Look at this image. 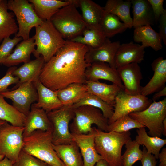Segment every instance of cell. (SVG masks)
Returning <instances> with one entry per match:
<instances>
[{"mask_svg": "<svg viewBox=\"0 0 166 166\" xmlns=\"http://www.w3.org/2000/svg\"><path fill=\"white\" fill-rule=\"evenodd\" d=\"M88 48L69 41L48 61L39 77L40 81L51 90L56 91L73 83L85 84V72L90 65L85 60Z\"/></svg>", "mask_w": 166, "mask_h": 166, "instance_id": "6da1fadb", "label": "cell"}, {"mask_svg": "<svg viewBox=\"0 0 166 166\" xmlns=\"http://www.w3.org/2000/svg\"><path fill=\"white\" fill-rule=\"evenodd\" d=\"M131 134L129 131L121 133L105 132L97 128L95 148L109 166H123L122 148L132 140Z\"/></svg>", "mask_w": 166, "mask_h": 166, "instance_id": "7a4b0ae2", "label": "cell"}, {"mask_svg": "<svg viewBox=\"0 0 166 166\" xmlns=\"http://www.w3.org/2000/svg\"><path fill=\"white\" fill-rule=\"evenodd\" d=\"M52 130L35 131L23 137L22 149L51 166H66L57 156L53 147Z\"/></svg>", "mask_w": 166, "mask_h": 166, "instance_id": "3957f363", "label": "cell"}, {"mask_svg": "<svg viewBox=\"0 0 166 166\" xmlns=\"http://www.w3.org/2000/svg\"><path fill=\"white\" fill-rule=\"evenodd\" d=\"M35 28L34 37L37 48L33 53L36 58L42 56L46 63L64 45L66 41L50 20L43 21L41 25Z\"/></svg>", "mask_w": 166, "mask_h": 166, "instance_id": "277c9868", "label": "cell"}, {"mask_svg": "<svg viewBox=\"0 0 166 166\" xmlns=\"http://www.w3.org/2000/svg\"><path fill=\"white\" fill-rule=\"evenodd\" d=\"M50 21L66 41H70L81 35L87 27L81 15L73 3L60 9Z\"/></svg>", "mask_w": 166, "mask_h": 166, "instance_id": "5b68a950", "label": "cell"}, {"mask_svg": "<svg viewBox=\"0 0 166 166\" xmlns=\"http://www.w3.org/2000/svg\"><path fill=\"white\" fill-rule=\"evenodd\" d=\"M74 117L69 124L72 133L87 134L91 132L93 124L98 129L108 132V120L103 116L101 111L93 107L84 105L73 108Z\"/></svg>", "mask_w": 166, "mask_h": 166, "instance_id": "8992f818", "label": "cell"}, {"mask_svg": "<svg viewBox=\"0 0 166 166\" xmlns=\"http://www.w3.org/2000/svg\"><path fill=\"white\" fill-rule=\"evenodd\" d=\"M8 10L13 11L18 24V31L15 37L23 40L30 38V33L34 27L41 25L43 21L36 14L32 4L26 0H9L7 2Z\"/></svg>", "mask_w": 166, "mask_h": 166, "instance_id": "52a82bcc", "label": "cell"}, {"mask_svg": "<svg viewBox=\"0 0 166 166\" xmlns=\"http://www.w3.org/2000/svg\"><path fill=\"white\" fill-rule=\"evenodd\" d=\"M131 118L149 130L151 136L160 138L163 131V121L166 118V98L156 102L153 101L145 110L130 113Z\"/></svg>", "mask_w": 166, "mask_h": 166, "instance_id": "ba28073f", "label": "cell"}, {"mask_svg": "<svg viewBox=\"0 0 166 166\" xmlns=\"http://www.w3.org/2000/svg\"><path fill=\"white\" fill-rule=\"evenodd\" d=\"M47 113L52 126V142L54 145L67 144L72 141L69 123L74 117L72 105L63 106Z\"/></svg>", "mask_w": 166, "mask_h": 166, "instance_id": "9c48e42d", "label": "cell"}, {"mask_svg": "<svg viewBox=\"0 0 166 166\" xmlns=\"http://www.w3.org/2000/svg\"><path fill=\"white\" fill-rule=\"evenodd\" d=\"M24 126H15L6 121L0 127V155L15 162L22 149Z\"/></svg>", "mask_w": 166, "mask_h": 166, "instance_id": "30bf717a", "label": "cell"}, {"mask_svg": "<svg viewBox=\"0 0 166 166\" xmlns=\"http://www.w3.org/2000/svg\"><path fill=\"white\" fill-rule=\"evenodd\" d=\"M152 103V101L147 96L141 94L130 95L124 91H121L115 97L113 114L108 120V125L130 113L145 110Z\"/></svg>", "mask_w": 166, "mask_h": 166, "instance_id": "8fae6325", "label": "cell"}, {"mask_svg": "<svg viewBox=\"0 0 166 166\" xmlns=\"http://www.w3.org/2000/svg\"><path fill=\"white\" fill-rule=\"evenodd\" d=\"M0 93L4 97L11 100L12 105L26 116L30 112L31 105L38 98L37 90L31 81L22 83L14 90Z\"/></svg>", "mask_w": 166, "mask_h": 166, "instance_id": "7c38bea8", "label": "cell"}, {"mask_svg": "<svg viewBox=\"0 0 166 166\" xmlns=\"http://www.w3.org/2000/svg\"><path fill=\"white\" fill-rule=\"evenodd\" d=\"M97 128L93 127V131L87 134L72 133V141L78 146L83 158V166H94L102 159L97 152L95 145V138Z\"/></svg>", "mask_w": 166, "mask_h": 166, "instance_id": "4fadbf2b", "label": "cell"}, {"mask_svg": "<svg viewBox=\"0 0 166 166\" xmlns=\"http://www.w3.org/2000/svg\"><path fill=\"white\" fill-rule=\"evenodd\" d=\"M116 69L123 82L124 91L130 95L140 94L142 87L140 85V81L143 77L138 64L132 63Z\"/></svg>", "mask_w": 166, "mask_h": 166, "instance_id": "5bb4252c", "label": "cell"}, {"mask_svg": "<svg viewBox=\"0 0 166 166\" xmlns=\"http://www.w3.org/2000/svg\"><path fill=\"white\" fill-rule=\"evenodd\" d=\"M86 81H98L103 79L110 81L124 90V86L117 70L104 62H95L90 64L85 72Z\"/></svg>", "mask_w": 166, "mask_h": 166, "instance_id": "9a60e30c", "label": "cell"}, {"mask_svg": "<svg viewBox=\"0 0 166 166\" xmlns=\"http://www.w3.org/2000/svg\"><path fill=\"white\" fill-rule=\"evenodd\" d=\"M144 49L142 45L132 42L120 44L115 56V69L132 63H140L144 60Z\"/></svg>", "mask_w": 166, "mask_h": 166, "instance_id": "2e32d148", "label": "cell"}, {"mask_svg": "<svg viewBox=\"0 0 166 166\" xmlns=\"http://www.w3.org/2000/svg\"><path fill=\"white\" fill-rule=\"evenodd\" d=\"M121 44L119 41L111 42L109 39L101 46L96 49L89 48L85 55V60L89 64L104 62L115 69V57Z\"/></svg>", "mask_w": 166, "mask_h": 166, "instance_id": "e0dca14e", "label": "cell"}, {"mask_svg": "<svg viewBox=\"0 0 166 166\" xmlns=\"http://www.w3.org/2000/svg\"><path fill=\"white\" fill-rule=\"evenodd\" d=\"M24 127L23 137L29 136L36 130H52V124L46 112L32 105L30 112L26 116Z\"/></svg>", "mask_w": 166, "mask_h": 166, "instance_id": "ac0fdd59", "label": "cell"}, {"mask_svg": "<svg viewBox=\"0 0 166 166\" xmlns=\"http://www.w3.org/2000/svg\"><path fill=\"white\" fill-rule=\"evenodd\" d=\"M77 7H79L81 16L87 27L101 31L100 23L104 11L103 8L91 0H72Z\"/></svg>", "mask_w": 166, "mask_h": 166, "instance_id": "d6986e66", "label": "cell"}, {"mask_svg": "<svg viewBox=\"0 0 166 166\" xmlns=\"http://www.w3.org/2000/svg\"><path fill=\"white\" fill-rule=\"evenodd\" d=\"M154 74L149 81L142 87L141 94L147 96L161 89L166 82V60L162 57L155 59L151 64Z\"/></svg>", "mask_w": 166, "mask_h": 166, "instance_id": "ffe728a7", "label": "cell"}, {"mask_svg": "<svg viewBox=\"0 0 166 166\" xmlns=\"http://www.w3.org/2000/svg\"><path fill=\"white\" fill-rule=\"evenodd\" d=\"M33 83L37 90L38 98L37 103L33 104V106L43 109L47 113L63 106L55 91L45 86L39 79L33 81Z\"/></svg>", "mask_w": 166, "mask_h": 166, "instance_id": "44dd1931", "label": "cell"}, {"mask_svg": "<svg viewBox=\"0 0 166 166\" xmlns=\"http://www.w3.org/2000/svg\"><path fill=\"white\" fill-rule=\"evenodd\" d=\"M45 63L42 56L36 59L24 63L22 66L17 68L13 71V76L17 77L19 82L12 88V90L17 88L22 83L31 81L33 82L39 79L42 70Z\"/></svg>", "mask_w": 166, "mask_h": 166, "instance_id": "7402d4cb", "label": "cell"}, {"mask_svg": "<svg viewBox=\"0 0 166 166\" xmlns=\"http://www.w3.org/2000/svg\"><path fill=\"white\" fill-rule=\"evenodd\" d=\"M85 84L87 92L96 95L113 107L116 96L120 92L124 91L116 84H107L99 81H86Z\"/></svg>", "mask_w": 166, "mask_h": 166, "instance_id": "603a6c76", "label": "cell"}, {"mask_svg": "<svg viewBox=\"0 0 166 166\" xmlns=\"http://www.w3.org/2000/svg\"><path fill=\"white\" fill-rule=\"evenodd\" d=\"M34 36L18 44L9 56L2 63L9 67L14 66L22 62L26 63L30 61V56L35 50Z\"/></svg>", "mask_w": 166, "mask_h": 166, "instance_id": "cb8c5ba5", "label": "cell"}, {"mask_svg": "<svg viewBox=\"0 0 166 166\" xmlns=\"http://www.w3.org/2000/svg\"><path fill=\"white\" fill-rule=\"evenodd\" d=\"M133 27L153 25L155 22L153 12L148 0H132Z\"/></svg>", "mask_w": 166, "mask_h": 166, "instance_id": "d4e9b609", "label": "cell"}, {"mask_svg": "<svg viewBox=\"0 0 166 166\" xmlns=\"http://www.w3.org/2000/svg\"><path fill=\"white\" fill-rule=\"evenodd\" d=\"M133 39L137 43L141 42L145 48L151 47L155 51L163 48L162 40L159 33L154 30L151 25L140 26L135 28Z\"/></svg>", "mask_w": 166, "mask_h": 166, "instance_id": "484cf974", "label": "cell"}, {"mask_svg": "<svg viewBox=\"0 0 166 166\" xmlns=\"http://www.w3.org/2000/svg\"><path fill=\"white\" fill-rule=\"evenodd\" d=\"M38 17L42 21L50 20L61 8L73 3L72 0H29Z\"/></svg>", "mask_w": 166, "mask_h": 166, "instance_id": "4316f807", "label": "cell"}, {"mask_svg": "<svg viewBox=\"0 0 166 166\" xmlns=\"http://www.w3.org/2000/svg\"><path fill=\"white\" fill-rule=\"evenodd\" d=\"M53 146L57 156L66 166H83L79 149L74 142Z\"/></svg>", "mask_w": 166, "mask_h": 166, "instance_id": "83f0119b", "label": "cell"}, {"mask_svg": "<svg viewBox=\"0 0 166 166\" xmlns=\"http://www.w3.org/2000/svg\"><path fill=\"white\" fill-rule=\"evenodd\" d=\"M7 2L0 0V43L18 31V26L14 18V14L8 11Z\"/></svg>", "mask_w": 166, "mask_h": 166, "instance_id": "f1b7e54d", "label": "cell"}, {"mask_svg": "<svg viewBox=\"0 0 166 166\" xmlns=\"http://www.w3.org/2000/svg\"><path fill=\"white\" fill-rule=\"evenodd\" d=\"M131 4V1L108 0L103 8L105 11L118 17L130 29L133 27L132 18L130 13Z\"/></svg>", "mask_w": 166, "mask_h": 166, "instance_id": "f546056e", "label": "cell"}, {"mask_svg": "<svg viewBox=\"0 0 166 166\" xmlns=\"http://www.w3.org/2000/svg\"><path fill=\"white\" fill-rule=\"evenodd\" d=\"M55 91L63 106H72L87 92V88L85 84L73 83Z\"/></svg>", "mask_w": 166, "mask_h": 166, "instance_id": "4dcf8cb0", "label": "cell"}, {"mask_svg": "<svg viewBox=\"0 0 166 166\" xmlns=\"http://www.w3.org/2000/svg\"><path fill=\"white\" fill-rule=\"evenodd\" d=\"M108 39L101 30L87 27L81 35L69 41L82 44L89 48L93 49L102 46Z\"/></svg>", "mask_w": 166, "mask_h": 166, "instance_id": "1f68e13d", "label": "cell"}, {"mask_svg": "<svg viewBox=\"0 0 166 166\" xmlns=\"http://www.w3.org/2000/svg\"><path fill=\"white\" fill-rule=\"evenodd\" d=\"M144 128L137 129V135L135 140L139 145L144 146L148 152L153 155L158 159L160 149L166 144V139L149 136Z\"/></svg>", "mask_w": 166, "mask_h": 166, "instance_id": "d6a6232c", "label": "cell"}, {"mask_svg": "<svg viewBox=\"0 0 166 166\" xmlns=\"http://www.w3.org/2000/svg\"><path fill=\"white\" fill-rule=\"evenodd\" d=\"M101 31L107 38L111 37L123 32L128 26L120 21V19L112 14L104 11L100 23Z\"/></svg>", "mask_w": 166, "mask_h": 166, "instance_id": "836d02e7", "label": "cell"}, {"mask_svg": "<svg viewBox=\"0 0 166 166\" xmlns=\"http://www.w3.org/2000/svg\"><path fill=\"white\" fill-rule=\"evenodd\" d=\"M26 116L18 111L5 100L0 93V120L15 126H24Z\"/></svg>", "mask_w": 166, "mask_h": 166, "instance_id": "e575fe53", "label": "cell"}, {"mask_svg": "<svg viewBox=\"0 0 166 166\" xmlns=\"http://www.w3.org/2000/svg\"><path fill=\"white\" fill-rule=\"evenodd\" d=\"M84 105L90 106L100 109L104 117L108 120L111 118L113 114V106L104 101L96 95L87 92L72 107L74 108Z\"/></svg>", "mask_w": 166, "mask_h": 166, "instance_id": "d590c367", "label": "cell"}, {"mask_svg": "<svg viewBox=\"0 0 166 166\" xmlns=\"http://www.w3.org/2000/svg\"><path fill=\"white\" fill-rule=\"evenodd\" d=\"M140 146L135 140H131L125 144L126 150L122 156L123 166H132L136 162L141 160L143 152Z\"/></svg>", "mask_w": 166, "mask_h": 166, "instance_id": "8d00e7d4", "label": "cell"}, {"mask_svg": "<svg viewBox=\"0 0 166 166\" xmlns=\"http://www.w3.org/2000/svg\"><path fill=\"white\" fill-rule=\"evenodd\" d=\"M142 127H145L127 115L119 118L109 125L108 132L121 133L128 131L132 129Z\"/></svg>", "mask_w": 166, "mask_h": 166, "instance_id": "74e56055", "label": "cell"}, {"mask_svg": "<svg viewBox=\"0 0 166 166\" xmlns=\"http://www.w3.org/2000/svg\"><path fill=\"white\" fill-rule=\"evenodd\" d=\"M22 40L21 37H15L12 39L8 37L2 41L0 45V63H2L12 53L15 46Z\"/></svg>", "mask_w": 166, "mask_h": 166, "instance_id": "f35d334b", "label": "cell"}, {"mask_svg": "<svg viewBox=\"0 0 166 166\" xmlns=\"http://www.w3.org/2000/svg\"><path fill=\"white\" fill-rule=\"evenodd\" d=\"M46 164L22 149L13 166H46Z\"/></svg>", "mask_w": 166, "mask_h": 166, "instance_id": "ab89813d", "label": "cell"}, {"mask_svg": "<svg viewBox=\"0 0 166 166\" xmlns=\"http://www.w3.org/2000/svg\"><path fill=\"white\" fill-rule=\"evenodd\" d=\"M17 67L15 66L10 67L5 75L0 79V93L9 91L8 87L10 85L17 84L19 81L17 77L13 76L12 73Z\"/></svg>", "mask_w": 166, "mask_h": 166, "instance_id": "60d3db41", "label": "cell"}, {"mask_svg": "<svg viewBox=\"0 0 166 166\" xmlns=\"http://www.w3.org/2000/svg\"><path fill=\"white\" fill-rule=\"evenodd\" d=\"M151 6L155 22L158 21L161 15L166 10L163 6V0H148Z\"/></svg>", "mask_w": 166, "mask_h": 166, "instance_id": "b9f144b4", "label": "cell"}, {"mask_svg": "<svg viewBox=\"0 0 166 166\" xmlns=\"http://www.w3.org/2000/svg\"><path fill=\"white\" fill-rule=\"evenodd\" d=\"M142 150L143 156L140 161L142 166H156L157 164L156 159L155 157L147 151L144 146Z\"/></svg>", "mask_w": 166, "mask_h": 166, "instance_id": "7bdbcfd3", "label": "cell"}, {"mask_svg": "<svg viewBox=\"0 0 166 166\" xmlns=\"http://www.w3.org/2000/svg\"><path fill=\"white\" fill-rule=\"evenodd\" d=\"M159 33L164 44L166 45V10L161 15L159 20Z\"/></svg>", "mask_w": 166, "mask_h": 166, "instance_id": "ee69618b", "label": "cell"}, {"mask_svg": "<svg viewBox=\"0 0 166 166\" xmlns=\"http://www.w3.org/2000/svg\"><path fill=\"white\" fill-rule=\"evenodd\" d=\"M159 159V166H166V148L162 149L158 155Z\"/></svg>", "mask_w": 166, "mask_h": 166, "instance_id": "f6af8a7d", "label": "cell"}, {"mask_svg": "<svg viewBox=\"0 0 166 166\" xmlns=\"http://www.w3.org/2000/svg\"><path fill=\"white\" fill-rule=\"evenodd\" d=\"M155 94L153 96L152 100L153 101H156L160 97L166 96V87L165 86L161 89L156 92Z\"/></svg>", "mask_w": 166, "mask_h": 166, "instance_id": "bcb514c9", "label": "cell"}, {"mask_svg": "<svg viewBox=\"0 0 166 166\" xmlns=\"http://www.w3.org/2000/svg\"><path fill=\"white\" fill-rule=\"evenodd\" d=\"M14 163L5 157L3 159L0 160V166H13Z\"/></svg>", "mask_w": 166, "mask_h": 166, "instance_id": "7dc6e473", "label": "cell"}, {"mask_svg": "<svg viewBox=\"0 0 166 166\" xmlns=\"http://www.w3.org/2000/svg\"><path fill=\"white\" fill-rule=\"evenodd\" d=\"M94 166H109L105 160L102 159L99 160Z\"/></svg>", "mask_w": 166, "mask_h": 166, "instance_id": "c3c4849f", "label": "cell"}, {"mask_svg": "<svg viewBox=\"0 0 166 166\" xmlns=\"http://www.w3.org/2000/svg\"><path fill=\"white\" fill-rule=\"evenodd\" d=\"M162 135L166 136V118H165L163 121V131Z\"/></svg>", "mask_w": 166, "mask_h": 166, "instance_id": "681fc988", "label": "cell"}, {"mask_svg": "<svg viewBox=\"0 0 166 166\" xmlns=\"http://www.w3.org/2000/svg\"><path fill=\"white\" fill-rule=\"evenodd\" d=\"M6 122V121H2V120H0V127L2 124H4Z\"/></svg>", "mask_w": 166, "mask_h": 166, "instance_id": "f907efd6", "label": "cell"}, {"mask_svg": "<svg viewBox=\"0 0 166 166\" xmlns=\"http://www.w3.org/2000/svg\"><path fill=\"white\" fill-rule=\"evenodd\" d=\"M4 156L3 155H0V160L3 159L4 158Z\"/></svg>", "mask_w": 166, "mask_h": 166, "instance_id": "816d5d0a", "label": "cell"}, {"mask_svg": "<svg viewBox=\"0 0 166 166\" xmlns=\"http://www.w3.org/2000/svg\"><path fill=\"white\" fill-rule=\"evenodd\" d=\"M46 166H50V165H48V164H46Z\"/></svg>", "mask_w": 166, "mask_h": 166, "instance_id": "f5cc1de1", "label": "cell"}]
</instances>
